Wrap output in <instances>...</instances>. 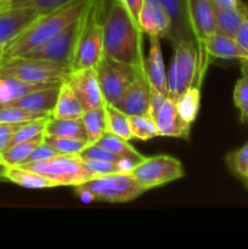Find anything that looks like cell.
<instances>
[{
	"label": "cell",
	"instance_id": "1",
	"mask_svg": "<svg viewBox=\"0 0 248 249\" xmlns=\"http://www.w3.org/2000/svg\"><path fill=\"white\" fill-rule=\"evenodd\" d=\"M102 23L105 57L134 66L145 74L143 33L121 0H112Z\"/></svg>",
	"mask_w": 248,
	"mask_h": 249
},
{
	"label": "cell",
	"instance_id": "2",
	"mask_svg": "<svg viewBox=\"0 0 248 249\" xmlns=\"http://www.w3.org/2000/svg\"><path fill=\"white\" fill-rule=\"evenodd\" d=\"M92 2L94 0H75L49 14L41 15L23 33L5 45L2 57L27 56L32 51L36 50L49 39L56 36L61 29L84 14Z\"/></svg>",
	"mask_w": 248,
	"mask_h": 249
},
{
	"label": "cell",
	"instance_id": "3",
	"mask_svg": "<svg viewBox=\"0 0 248 249\" xmlns=\"http://www.w3.org/2000/svg\"><path fill=\"white\" fill-rule=\"evenodd\" d=\"M74 191L84 202L96 199L108 203H126L147 190L130 173H114L82 182L74 186Z\"/></svg>",
	"mask_w": 248,
	"mask_h": 249
},
{
	"label": "cell",
	"instance_id": "4",
	"mask_svg": "<svg viewBox=\"0 0 248 249\" xmlns=\"http://www.w3.org/2000/svg\"><path fill=\"white\" fill-rule=\"evenodd\" d=\"M72 68L40 58L17 56L0 58V77L16 78L29 83L61 84Z\"/></svg>",
	"mask_w": 248,
	"mask_h": 249
},
{
	"label": "cell",
	"instance_id": "5",
	"mask_svg": "<svg viewBox=\"0 0 248 249\" xmlns=\"http://www.w3.org/2000/svg\"><path fill=\"white\" fill-rule=\"evenodd\" d=\"M201 71V55L195 40H185L174 46V56L167 72L168 96L177 101L194 85Z\"/></svg>",
	"mask_w": 248,
	"mask_h": 249
},
{
	"label": "cell",
	"instance_id": "6",
	"mask_svg": "<svg viewBox=\"0 0 248 249\" xmlns=\"http://www.w3.org/2000/svg\"><path fill=\"white\" fill-rule=\"evenodd\" d=\"M96 0H94V2ZM94 2L90 5L89 9L84 14H82L78 18L71 22L68 26L61 29L56 36L49 39L40 48L28 53L26 57H34L40 58V60L51 61V62L60 63V65L68 66V67L72 68L78 43H79L83 31H84L85 26H87L88 18H89V12Z\"/></svg>",
	"mask_w": 248,
	"mask_h": 249
},
{
	"label": "cell",
	"instance_id": "7",
	"mask_svg": "<svg viewBox=\"0 0 248 249\" xmlns=\"http://www.w3.org/2000/svg\"><path fill=\"white\" fill-rule=\"evenodd\" d=\"M48 178L57 186H77L92 179L79 156L56 155L48 160L18 165Z\"/></svg>",
	"mask_w": 248,
	"mask_h": 249
},
{
	"label": "cell",
	"instance_id": "8",
	"mask_svg": "<svg viewBox=\"0 0 248 249\" xmlns=\"http://www.w3.org/2000/svg\"><path fill=\"white\" fill-rule=\"evenodd\" d=\"M102 14V1L96 0L89 12L87 26L83 31L75 51L73 70L96 68L105 57L104 53V23L100 19Z\"/></svg>",
	"mask_w": 248,
	"mask_h": 249
},
{
	"label": "cell",
	"instance_id": "9",
	"mask_svg": "<svg viewBox=\"0 0 248 249\" xmlns=\"http://www.w3.org/2000/svg\"><path fill=\"white\" fill-rule=\"evenodd\" d=\"M97 79L105 102L114 105L142 72L134 66L104 57L96 67Z\"/></svg>",
	"mask_w": 248,
	"mask_h": 249
},
{
	"label": "cell",
	"instance_id": "10",
	"mask_svg": "<svg viewBox=\"0 0 248 249\" xmlns=\"http://www.w3.org/2000/svg\"><path fill=\"white\" fill-rule=\"evenodd\" d=\"M129 173L147 191L175 181L185 175L181 162L167 155L145 157L138 164L134 165Z\"/></svg>",
	"mask_w": 248,
	"mask_h": 249
},
{
	"label": "cell",
	"instance_id": "11",
	"mask_svg": "<svg viewBox=\"0 0 248 249\" xmlns=\"http://www.w3.org/2000/svg\"><path fill=\"white\" fill-rule=\"evenodd\" d=\"M150 116L157 125L158 136L180 138L189 140L191 124L180 116L177 101L169 96H163L151 89Z\"/></svg>",
	"mask_w": 248,
	"mask_h": 249
},
{
	"label": "cell",
	"instance_id": "12",
	"mask_svg": "<svg viewBox=\"0 0 248 249\" xmlns=\"http://www.w3.org/2000/svg\"><path fill=\"white\" fill-rule=\"evenodd\" d=\"M65 80L85 111L106 105L97 79L96 68L73 70Z\"/></svg>",
	"mask_w": 248,
	"mask_h": 249
},
{
	"label": "cell",
	"instance_id": "13",
	"mask_svg": "<svg viewBox=\"0 0 248 249\" xmlns=\"http://www.w3.org/2000/svg\"><path fill=\"white\" fill-rule=\"evenodd\" d=\"M187 17L197 45L216 33L215 6L212 0H186Z\"/></svg>",
	"mask_w": 248,
	"mask_h": 249
},
{
	"label": "cell",
	"instance_id": "14",
	"mask_svg": "<svg viewBox=\"0 0 248 249\" xmlns=\"http://www.w3.org/2000/svg\"><path fill=\"white\" fill-rule=\"evenodd\" d=\"M40 16V12L31 7L11 6L0 11V45H7Z\"/></svg>",
	"mask_w": 248,
	"mask_h": 249
},
{
	"label": "cell",
	"instance_id": "15",
	"mask_svg": "<svg viewBox=\"0 0 248 249\" xmlns=\"http://www.w3.org/2000/svg\"><path fill=\"white\" fill-rule=\"evenodd\" d=\"M112 106L128 117L150 116L151 87L145 74L139 75L135 82L126 89L123 96Z\"/></svg>",
	"mask_w": 248,
	"mask_h": 249
},
{
	"label": "cell",
	"instance_id": "16",
	"mask_svg": "<svg viewBox=\"0 0 248 249\" xmlns=\"http://www.w3.org/2000/svg\"><path fill=\"white\" fill-rule=\"evenodd\" d=\"M148 38L150 50L147 57H145V77L148 80L151 89L159 92L163 96H168L167 71L160 48V38L156 36H148Z\"/></svg>",
	"mask_w": 248,
	"mask_h": 249
},
{
	"label": "cell",
	"instance_id": "17",
	"mask_svg": "<svg viewBox=\"0 0 248 249\" xmlns=\"http://www.w3.org/2000/svg\"><path fill=\"white\" fill-rule=\"evenodd\" d=\"M60 85L56 84L53 87L35 90L7 104L19 107L29 113L38 114L41 117H51L60 94Z\"/></svg>",
	"mask_w": 248,
	"mask_h": 249
},
{
	"label": "cell",
	"instance_id": "18",
	"mask_svg": "<svg viewBox=\"0 0 248 249\" xmlns=\"http://www.w3.org/2000/svg\"><path fill=\"white\" fill-rule=\"evenodd\" d=\"M138 24L142 33L167 38L172 28V18L167 10L158 2L145 0L138 18Z\"/></svg>",
	"mask_w": 248,
	"mask_h": 249
},
{
	"label": "cell",
	"instance_id": "19",
	"mask_svg": "<svg viewBox=\"0 0 248 249\" xmlns=\"http://www.w3.org/2000/svg\"><path fill=\"white\" fill-rule=\"evenodd\" d=\"M148 1L158 2L169 14L172 18V28L167 39L172 41L173 45L175 46L185 40H195L187 17L186 0H148Z\"/></svg>",
	"mask_w": 248,
	"mask_h": 249
},
{
	"label": "cell",
	"instance_id": "20",
	"mask_svg": "<svg viewBox=\"0 0 248 249\" xmlns=\"http://www.w3.org/2000/svg\"><path fill=\"white\" fill-rule=\"evenodd\" d=\"M199 53L203 51L208 56L224 60L248 61V53L243 50L235 38L225 36L223 33H214L209 36L201 46H198Z\"/></svg>",
	"mask_w": 248,
	"mask_h": 249
},
{
	"label": "cell",
	"instance_id": "21",
	"mask_svg": "<svg viewBox=\"0 0 248 249\" xmlns=\"http://www.w3.org/2000/svg\"><path fill=\"white\" fill-rule=\"evenodd\" d=\"M248 16V6L241 2L236 7H215L216 32L235 38L238 28Z\"/></svg>",
	"mask_w": 248,
	"mask_h": 249
},
{
	"label": "cell",
	"instance_id": "22",
	"mask_svg": "<svg viewBox=\"0 0 248 249\" xmlns=\"http://www.w3.org/2000/svg\"><path fill=\"white\" fill-rule=\"evenodd\" d=\"M84 112V107L73 94L70 85L63 80L60 85V94L51 117L61 119H78L82 118Z\"/></svg>",
	"mask_w": 248,
	"mask_h": 249
},
{
	"label": "cell",
	"instance_id": "23",
	"mask_svg": "<svg viewBox=\"0 0 248 249\" xmlns=\"http://www.w3.org/2000/svg\"><path fill=\"white\" fill-rule=\"evenodd\" d=\"M49 83H29L16 78L0 77V104H7L35 90L53 87Z\"/></svg>",
	"mask_w": 248,
	"mask_h": 249
},
{
	"label": "cell",
	"instance_id": "24",
	"mask_svg": "<svg viewBox=\"0 0 248 249\" xmlns=\"http://www.w3.org/2000/svg\"><path fill=\"white\" fill-rule=\"evenodd\" d=\"M5 180L14 182L18 186L24 187V189L31 190H41V189H51L56 187L51 180L43 175L38 174L32 170L24 169L22 167H9L6 172Z\"/></svg>",
	"mask_w": 248,
	"mask_h": 249
},
{
	"label": "cell",
	"instance_id": "25",
	"mask_svg": "<svg viewBox=\"0 0 248 249\" xmlns=\"http://www.w3.org/2000/svg\"><path fill=\"white\" fill-rule=\"evenodd\" d=\"M45 134L55 136H68V138H79L88 141L87 131L82 118L78 119H61L49 117L45 126Z\"/></svg>",
	"mask_w": 248,
	"mask_h": 249
},
{
	"label": "cell",
	"instance_id": "26",
	"mask_svg": "<svg viewBox=\"0 0 248 249\" xmlns=\"http://www.w3.org/2000/svg\"><path fill=\"white\" fill-rule=\"evenodd\" d=\"M82 122L84 124L85 131H87L88 143L97 142L100 138L104 135L107 129V114L104 107L89 109L85 111L82 117Z\"/></svg>",
	"mask_w": 248,
	"mask_h": 249
},
{
	"label": "cell",
	"instance_id": "27",
	"mask_svg": "<svg viewBox=\"0 0 248 249\" xmlns=\"http://www.w3.org/2000/svg\"><path fill=\"white\" fill-rule=\"evenodd\" d=\"M95 143L101 146V147H104L105 150L114 153V155H118L124 158H128V160H131L133 162H135L136 164L145 158L142 155H140L128 141L119 138V136L114 135V134L109 133V131H106V133L97 140V142Z\"/></svg>",
	"mask_w": 248,
	"mask_h": 249
},
{
	"label": "cell",
	"instance_id": "28",
	"mask_svg": "<svg viewBox=\"0 0 248 249\" xmlns=\"http://www.w3.org/2000/svg\"><path fill=\"white\" fill-rule=\"evenodd\" d=\"M45 135V134H44ZM44 135L39 138L33 139V140L23 141V142L15 143V145L9 146L4 152H1V160L7 167H18V165L24 164L33 152L34 148L44 141Z\"/></svg>",
	"mask_w": 248,
	"mask_h": 249
},
{
	"label": "cell",
	"instance_id": "29",
	"mask_svg": "<svg viewBox=\"0 0 248 249\" xmlns=\"http://www.w3.org/2000/svg\"><path fill=\"white\" fill-rule=\"evenodd\" d=\"M177 107L180 116L187 123L192 124L201 107V91L198 85H192L177 100Z\"/></svg>",
	"mask_w": 248,
	"mask_h": 249
},
{
	"label": "cell",
	"instance_id": "30",
	"mask_svg": "<svg viewBox=\"0 0 248 249\" xmlns=\"http://www.w3.org/2000/svg\"><path fill=\"white\" fill-rule=\"evenodd\" d=\"M241 73L233 88V104L238 109L241 123H248V61H241Z\"/></svg>",
	"mask_w": 248,
	"mask_h": 249
},
{
	"label": "cell",
	"instance_id": "31",
	"mask_svg": "<svg viewBox=\"0 0 248 249\" xmlns=\"http://www.w3.org/2000/svg\"><path fill=\"white\" fill-rule=\"evenodd\" d=\"M107 114V129L109 133L129 141L133 139L130 130V123H129V117L113 107L112 105H105Z\"/></svg>",
	"mask_w": 248,
	"mask_h": 249
},
{
	"label": "cell",
	"instance_id": "32",
	"mask_svg": "<svg viewBox=\"0 0 248 249\" xmlns=\"http://www.w3.org/2000/svg\"><path fill=\"white\" fill-rule=\"evenodd\" d=\"M44 141L51 147L55 148L60 155L79 156V153L87 147L89 143L87 140L79 138H68V136L44 135Z\"/></svg>",
	"mask_w": 248,
	"mask_h": 249
},
{
	"label": "cell",
	"instance_id": "33",
	"mask_svg": "<svg viewBox=\"0 0 248 249\" xmlns=\"http://www.w3.org/2000/svg\"><path fill=\"white\" fill-rule=\"evenodd\" d=\"M229 170L243 184L248 182V141L237 150L229 152L225 157Z\"/></svg>",
	"mask_w": 248,
	"mask_h": 249
},
{
	"label": "cell",
	"instance_id": "34",
	"mask_svg": "<svg viewBox=\"0 0 248 249\" xmlns=\"http://www.w3.org/2000/svg\"><path fill=\"white\" fill-rule=\"evenodd\" d=\"M129 123L133 139L147 141L158 136L157 125L151 116H130Z\"/></svg>",
	"mask_w": 248,
	"mask_h": 249
},
{
	"label": "cell",
	"instance_id": "35",
	"mask_svg": "<svg viewBox=\"0 0 248 249\" xmlns=\"http://www.w3.org/2000/svg\"><path fill=\"white\" fill-rule=\"evenodd\" d=\"M49 117H44V118L33 119V121H28L22 123L16 130V133L12 136V140L10 146L15 145V143L23 142V141L33 140V139L43 136L45 134V126L48 123Z\"/></svg>",
	"mask_w": 248,
	"mask_h": 249
},
{
	"label": "cell",
	"instance_id": "36",
	"mask_svg": "<svg viewBox=\"0 0 248 249\" xmlns=\"http://www.w3.org/2000/svg\"><path fill=\"white\" fill-rule=\"evenodd\" d=\"M38 118H44V117L29 113V112L24 111V109L19 108L17 106H14V105L0 104V123L17 124Z\"/></svg>",
	"mask_w": 248,
	"mask_h": 249
},
{
	"label": "cell",
	"instance_id": "37",
	"mask_svg": "<svg viewBox=\"0 0 248 249\" xmlns=\"http://www.w3.org/2000/svg\"><path fill=\"white\" fill-rule=\"evenodd\" d=\"M75 0H12V6L31 7L45 15Z\"/></svg>",
	"mask_w": 248,
	"mask_h": 249
},
{
	"label": "cell",
	"instance_id": "38",
	"mask_svg": "<svg viewBox=\"0 0 248 249\" xmlns=\"http://www.w3.org/2000/svg\"><path fill=\"white\" fill-rule=\"evenodd\" d=\"M79 157L82 158V160H106V162H112V163H122L125 160H128V158H124L122 157V156L114 155V153L105 150L104 147L96 145V143H90V145H88L87 147L79 153Z\"/></svg>",
	"mask_w": 248,
	"mask_h": 249
},
{
	"label": "cell",
	"instance_id": "39",
	"mask_svg": "<svg viewBox=\"0 0 248 249\" xmlns=\"http://www.w3.org/2000/svg\"><path fill=\"white\" fill-rule=\"evenodd\" d=\"M56 155H58L57 151H56L55 148L51 147L50 145H48L45 141H43V142H40L35 148H34V151L31 153V156H29L26 163L39 162V160H48V158L53 157V156ZM26 163H24V164H26Z\"/></svg>",
	"mask_w": 248,
	"mask_h": 249
},
{
	"label": "cell",
	"instance_id": "40",
	"mask_svg": "<svg viewBox=\"0 0 248 249\" xmlns=\"http://www.w3.org/2000/svg\"><path fill=\"white\" fill-rule=\"evenodd\" d=\"M24 123V122H23ZM22 125V123L17 124H6L0 123V155L4 152L10 146L12 140V136L16 133L17 129Z\"/></svg>",
	"mask_w": 248,
	"mask_h": 249
},
{
	"label": "cell",
	"instance_id": "41",
	"mask_svg": "<svg viewBox=\"0 0 248 249\" xmlns=\"http://www.w3.org/2000/svg\"><path fill=\"white\" fill-rule=\"evenodd\" d=\"M235 39L238 43V45L248 53V16L246 17L245 21L242 22L241 27L238 28Z\"/></svg>",
	"mask_w": 248,
	"mask_h": 249
},
{
	"label": "cell",
	"instance_id": "42",
	"mask_svg": "<svg viewBox=\"0 0 248 249\" xmlns=\"http://www.w3.org/2000/svg\"><path fill=\"white\" fill-rule=\"evenodd\" d=\"M121 1L126 7L129 14L133 16V18L138 22L139 15H140V11L142 9V5L145 2V0H121Z\"/></svg>",
	"mask_w": 248,
	"mask_h": 249
},
{
	"label": "cell",
	"instance_id": "43",
	"mask_svg": "<svg viewBox=\"0 0 248 249\" xmlns=\"http://www.w3.org/2000/svg\"><path fill=\"white\" fill-rule=\"evenodd\" d=\"M215 7H236L241 4V0H212Z\"/></svg>",
	"mask_w": 248,
	"mask_h": 249
},
{
	"label": "cell",
	"instance_id": "44",
	"mask_svg": "<svg viewBox=\"0 0 248 249\" xmlns=\"http://www.w3.org/2000/svg\"><path fill=\"white\" fill-rule=\"evenodd\" d=\"M7 168L9 167H7L4 162H0V180L5 179V177H6Z\"/></svg>",
	"mask_w": 248,
	"mask_h": 249
},
{
	"label": "cell",
	"instance_id": "45",
	"mask_svg": "<svg viewBox=\"0 0 248 249\" xmlns=\"http://www.w3.org/2000/svg\"><path fill=\"white\" fill-rule=\"evenodd\" d=\"M12 6V0H0V11Z\"/></svg>",
	"mask_w": 248,
	"mask_h": 249
},
{
	"label": "cell",
	"instance_id": "46",
	"mask_svg": "<svg viewBox=\"0 0 248 249\" xmlns=\"http://www.w3.org/2000/svg\"><path fill=\"white\" fill-rule=\"evenodd\" d=\"M4 49L5 45H0V58H2V55H4Z\"/></svg>",
	"mask_w": 248,
	"mask_h": 249
},
{
	"label": "cell",
	"instance_id": "47",
	"mask_svg": "<svg viewBox=\"0 0 248 249\" xmlns=\"http://www.w3.org/2000/svg\"><path fill=\"white\" fill-rule=\"evenodd\" d=\"M245 186L247 187V190H248V182H246V184H245Z\"/></svg>",
	"mask_w": 248,
	"mask_h": 249
},
{
	"label": "cell",
	"instance_id": "48",
	"mask_svg": "<svg viewBox=\"0 0 248 249\" xmlns=\"http://www.w3.org/2000/svg\"><path fill=\"white\" fill-rule=\"evenodd\" d=\"M0 162H2V160H1V155H0Z\"/></svg>",
	"mask_w": 248,
	"mask_h": 249
}]
</instances>
